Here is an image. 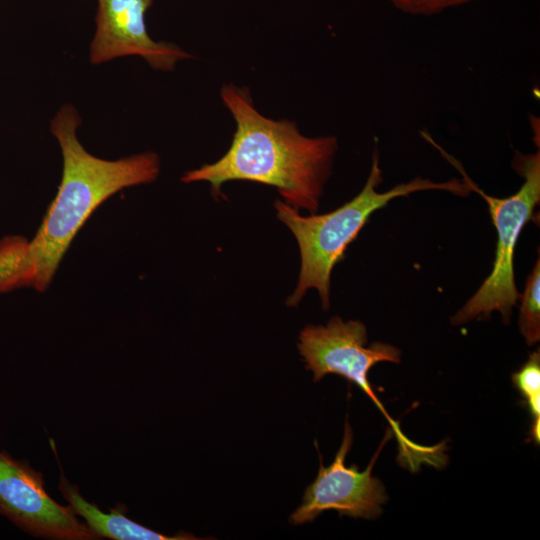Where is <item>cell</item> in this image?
I'll return each mask as SVG.
<instances>
[{"mask_svg": "<svg viewBox=\"0 0 540 540\" xmlns=\"http://www.w3.org/2000/svg\"><path fill=\"white\" fill-rule=\"evenodd\" d=\"M220 94L236 122L231 146L218 161L187 171L182 182H208L214 196L229 181L261 183L275 187L294 209L315 213L332 171L336 137H306L294 122L263 116L246 87L225 84Z\"/></svg>", "mask_w": 540, "mask_h": 540, "instance_id": "cell-1", "label": "cell"}, {"mask_svg": "<svg viewBox=\"0 0 540 540\" xmlns=\"http://www.w3.org/2000/svg\"><path fill=\"white\" fill-rule=\"evenodd\" d=\"M77 108L62 105L50 122V132L62 154L61 181L35 235L29 240L27 288L47 291L72 241L106 200L133 186L154 182L161 170L157 153L146 151L114 160L97 157L81 144Z\"/></svg>", "mask_w": 540, "mask_h": 540, "instance_id": "cell-2", "label": "cell"}, {"mask_svg": "<svg viewBox=\"0 0 540 540\" xmlns=\"http://www.w3.org/2000/svg\"><path fill=\"white\" fill-rule=\"evenodd\" d=\"M382 181L376 148L369 176L361 192L337 209L324 214L301 216L298 210L285 202L275 201L277 218L295 236L301 257L297 286L286 300L287 306H297L309 289H316L323 309L328 310L334 266L344 258L347 247L357 238L372 213L391 200L424 190H443L462 197L471 192L463 179L434 182L417 177L386 192H378L377 188Z\"/></svg>", "mask_w": 540, "mask_h": 540, "instance_id": "cell-3", "label": "cell"}, {"mask_svg": "<svg viewBox=\"0 0 540 540\" xmlns=\"http://www.w3.org/2000/svg\"><path fill=\"white\" fill-rule=\"evenodd\" d=\"M422 136L434 145L443 157L462 175L470 190L479 194L487 203L497 232L495 260L490 275L475 294L453 316L452 323L461 325L478 317L486 318L493 311L501 313L508 322L511 309L520 294L514 276V251L523 227L532 219L534 209L540 202V152L524 155L516 152L513 168L524 178L518 191L506 198L486 194L467 175L462 164L443 150L427 132Z\"/></svg>", "mask_w": 540, "mask_h": 540, "instance_id": "cell-4", "label": "cell"}, {"mask_svg": "<svg viewBox=\"0 0 540 540\" xmlns=\"http://www.w3.org/2000/svg\"><path fill=\"white\" fill-rule=\"evenodd\" d=\"M367 342V329L361 321L345 322L335 316L326 325H307L303 328L297 347L306 369L313 372L314 382L328 374H336L356 384L374 402L397 439L399 463L412 465L426 453V446L412 442L403 434L399 423L386 412L368 379L370 369L377 363H399L401 351L387 343L373 342L367 345Z\"/></svg>", "mask_w": 540, "mask_h": 540, "instance_id": "cell-5", "label": "cell"}, {"mask_svg": "<svg viewBox=\"0 0 540 540\" xmlns=\"http://www.w3.org/2000/svg\"><path fill=\"white\" fill-rule=\"evenodd\" d=\"M390 437L391 431L388 430L365 470H358L356 465L347 467L345 459L353 443V431L346 421L343 440L333 462L325 467L320 457L318 474L307 486L302 503L291 514L289 521L293 525H301L315 520L328 510L353 518H377L382 513L387 495L383 483L372 475V469Z\"/></svg>", "mask_w": 540, "mask_h": 540, "instance_id": "cell-6", "label": "cell"}, {"mask_svg": "<svg viewBox=\"0 0 540 540\" xmlns=\"http://www.w3.org/2000/svg\"><path fill=\"white\" fill-rule=\"evenodd\" d=\"M0 514L33 537L96 540L99 537L46 492L43 474L26 460L0 451Z\"/></svg>", "mask_w": 540, "mask_h": 540, "instance_id": "cell-7", "label": "cell"}, {"mask_svg": "<svg viewBox=\"0 0 540 540\" xmlns=\"http://www.w3.org/2000/svg\"><path fill=\"white\" fill-rule=\"evenodd\" d=\"M154 0H97L96 30L89 60L100 65L125 56H140L151 68L174 69L191 55L172 43L154 41L148 34L145 14Z\"/></svg>", "mask_w": 540, "mask_h": 540, "instance_id": "cell-8", "label": "cell"}, {"mask_svg": "<svg viewBox=\"0 0 540 540\" xmlns=\"http://www.w3.org/2000/svg\"><path fill=\"white\" fill-rule=\"evenodd\" d=\"M63 497L73 507L76 515L83 517L86 525L99 538L114 540H190L198 539L192 534L179 532L167 536L136 523L125 515L126 507L118 503L110 513L101 511L95 503L88 502L79 492L78 486L71 484L61 471L58 485Z\"/></svg>", "mask_w": 540, "mask_h": 540, "instance_id": "cell-9", "label": "cell"}, {"mask_svg": "<svg viewBox=\"0 0 540 540\" xmlns=\"http://www.w3.org/2000/svg\"><path fill=\"white\" fill-rule=\"evenodd\" d=\"M30 271L29 239L8 235L0 239V294L27 287Z\"/></svg>", "mask_w": 540, "mask_h": 540, "instance_id": "cell-10", "label": "cell"}, {"mask_svg": "<svg viewBox=\"0 0 540 540\" xmlns=\"http://www.w3.org/2000/svg\"><path fill=\"white\" fill-rule=\"evenodd\" d=\"M514 386L527 403L533 419L531 436L540 442V353L533 352L523 366L511 376Z\"/></svg>", "mask_w": 540, "mask_h": 540, "instance_id": "cell-11", "label": "cell"}, {"mask_svg": "<svg viewBox=\"0 0 540 540\" xmlns=\"http://www.w3.org/2000/svg\"><path fill=\"white\" fill-rule=\"evenodd\" d=\"M519 330L528 345L540 339V260L528 276L520 295Z\"/></svg>", "mask_w": 540, "mask_h": 540, "instance_id": "cell-12", "label": "cell"}, {"mask_svg": "<svg viewBox=\"0 0 540 540\" xmlns=\"http://www.w3.org/2000/svg\"><path fill=\"white\" fill-rule=\"evenodd\" d=\"M395 8L413 15H431L473 0H388Z\"/></svg>", "mask_w": 540, "mask_h": 540, "instance_id": "cell-13", "label": "cell"}]
</instances>
